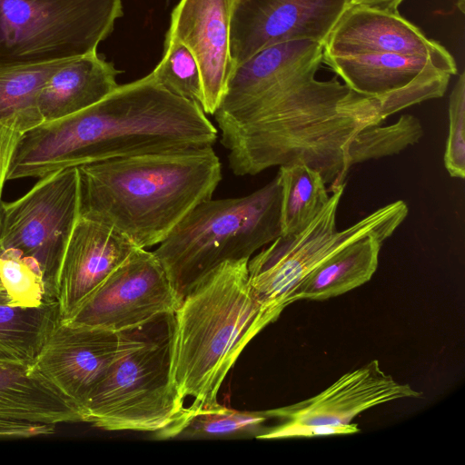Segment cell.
Wrapping results in <instances>:
<instances>
[{
    "label": "cell",
    "mask_w": 465,
    "mask_h": 465,
    "mask_svg": "<svg viewBox=\"0 0 465 465\" xmlns=\"http://www.w3.org/2000/svg\"><path fill=\"white\" fill-rule=\"evenodd\" d=\"M420 395L408 384L395 381L374 360L345 373L312 398L270 411L280 421L313 425L350 424L358 414L371 407Z\"/></svg>",
    "instance_id": "obj_16"
},
{
    "label": "cell",
    "mask_w": 465,
    "mask_h": 465,
    "mask_svg": "<svg viewBox=\"0 0 465 465\" xmlns=\"http://www.w3.org/2000/svg\"><path fill=\"white\" fill-rule=\"evenodd\" d=\"M390 236L387 233L371 234L339 251L294 288L288 303L302 299L326 300L367 282L378 267L381 247Z\"/></svg>",
    "instance_id": "obj_21"
},
{
    "label": "cell",
    "mask_w": 465,
    "mask_h": 465,
    "mask_svg": "<svg viewBox=\"0 0 465 465\" xmlns=\"http://www.w3.org/2000/svg\"><path fill=\"white\" fill-rule=\"evenodd\" d=\"M322 62L351 89L375 99L387 118L412 105L440 98L450 77L457 74L455 62L417 54L323 56Z\"/></svg>",
    "instance_id": "obj_9"
},
{
    "label": "cell",
    "mask_w": 465,
    "mask_h": 465,
    "mask_svg": "<svg viewBox=\"0 0 465 465\" xmlns=\"http://www.w3.org/2000/svg\"><path fill=\"white\" fill-rule=\"evenodd\" d=\"M67 60L0 64V198L15 145L25 133L43 123L38 95Z\"/></svg>",
    "instance_id": "obj_18"
},
{
    "label": "cell",
    "mask_w": 465,
    "mask_h": 465,
    "mask_svg": "<svg viewBox=\"0 0 465 465\" xmlns=\"http://www.w3.org/2000/svg\"><path fill=\"white\" fill-rule=\"evenodd\" d=\"M122 15V0H0V64L97 52Z\"/></svg>",
    "instance_id": "obj_7"
},
{
    "label": "cell",
    "mask_w": 465,
    "mask_h": 465,
    "mask_svg": "<svg viewBox=\"0 0 465 465\" xmlns=\"http://www.w3.org/2000/svg\"><path fill=\"white\" fill-rule=\"evenodd\" d=\"M449 174L465 176V74L462 72L452 88L449 103V134L444 153Z\"/></svg>",
    "instance_id": "obj_27"
},
{
    "label": "cell",
    "mask_w": 465,
    "mask_h": 465,
    "mask_svg": "<svg viewBox=\"0 0 465 465\" xmlns=\"http://www.w3.org/2000/svg\"><path fill=\"white\" fill-rule=\"evenodd\" d=\"M80 216L146 249L163 242L222 180L213 146L114 158L76 167Z\"/></svg>",
    "instance_id": "obj_2"
},
{
    "label": "cell",
    "mask_w": 465,
    "mask_h": 465,
    "mask_svg": "<svg viewBox=\"0 0 465 465\" xmlns=\"http://www.w3.org/2000/svg\"><path fill=\"white\" fill-rule=\"evenodd\" d=\"M248 261L225 262L203 277L174 312L173 377L186 422L218 406L219 390L251 340L271 323L248 281ZM184 427V426H183Z\"/></svg>",
    "instance_id": "obj_3"
},
{
    "label": "cell",
    "mask_w": 465,
    "mask_h": 465,
    "mask_svg": "<svg viewBox=\"0 0 465 465\" xmlns=\"http://www.w3.org/2000/svg\"><path fill=\"white\" fill-rule=\"evenodd\" d=\"M281 201L277 173L248 195L197 204L153 251L179 300L220 264L250 260L279 237Z\"/></svg>",
    "instance_id": "obj_5"
},
{
    "label": "cell",
    "mask_w": 465,
    "mask_h": 465,
    "mask_svg": "<svg viewBox=\"0 0 465 465\" xmlns=\"http://www.w3.org/2000/svg\"><path fill=\"white\" fill-rule=\"evenodd\" d=\"M180 302L153 252L138 248L67 322L120 332L174 312Z\"/></svg>",
    "instance_id": "obj_10"
},
{
    "label": "cell",
    "mask_w": 465,
    "mask_h": 465,
    "mask_svg": "<svg viewBox=\"0 0 465 465\" xmlns=\"http://www.w3.org/2000/svg\"><path fill=\"white\" fill-rule=\"evenodd\" d=\"M0 282L11 304L36 306L47 302L41 276L15 249L0 251Z\"/></svg>",
    "instance_id": "obj_26"
},
{
    "label": "cell",
    "mask_w": 465,
    "mask_h": 465,
    "mask_svg": "<svg viewBox=\"0 0 465 465\" xmlns=\"http://www.w3.org/2000/svg\"><path fill=\"white\" fill-rule=\"evenodd\" d=\"M55 424L35 423L0 418V440L29 439L51 435Z\"/></svg>",
    "instance_id": "obj_29"
},
{
    "label": "cell",
    "mask_w": 465,
    "mask_h": 465,
    "mask_svg": "<svg viewBox=\"0 0 465 465\" xmlns=\"http://www.w3.org/2000/svg\"><path fill=\"white\" fill-rule=\"evenodd\" d=\"M281 235L305 228L324 208L330 196L321 173L304 163L280 166Z\"/></svg>",
    "instance_id": "obj_23"
},
{
    "label": "cell",
    "mask_w": 465,
    "mask_h": 465,
    "mask_svg": "<svg viewBox=\"0 0 465 465\" xmlns=\"http://www.w3.org/2000/svg\"><path fill=\"white\" fill-rule=\"evenodd\" d=\"M118 350V332L60 319L32 367L69 399L82 417Z\"/></svg>",
    "instance_id": "obj_12"
},
{
    "label": "cell",
    "mask_w": 465,
    "mask_h": 465,
    "mask_svg": "<svg viewBox=\"0 0 465 465\" xmlns=\"http://www.w3.org/2000/svg\"><path fill=\"white\" fill-rule=\"evenodd\" d=\"M149 74L168 92L202 107L203 94L198 63L191 51L172 35L166 34L163 58Z\"/></svg>",
    "instance_id": "obj_25"
},
{
    "label": "cell",
    "mask_w": 465,
    "mask_h": 465,
    "mask_svg": "<svg viewBox=\"0 0 465 465\" xmlns=\"http://www.w3.org/2000/svg\"><path fill=\"white\" fill-rule=\"evenodd\" d=\"M351 4V0H232L233 66L280 43L313 40L323 44Z\"/></svg>",
    "instance_id": "obj_11"
},
{
    "label": "cell",
    "mask_w": 465,
    "mask_h": 465,
    "mask_svg": "<svg viewBox=\"0 0 465 465\" xmlns=\"http://www.w3.org/2000/svg\"><path fill=\"white\" fill-rule=\"evenodd\" d=\"M60 319L57 302L36 306L0 303V360L33 365Z\"/></svg>",
    "instance_id": "obj_22"
},
{
    "label": "cell",
    "mask_w": 465,
    "mask_h": 465,
    "mask_svg": "<svg viewBox=\"0 0 465 465\" xmlns=\"http://www.w3.org/2000/svg\"><path fill=\"white\" fill-rule=\"evenodd\" d=\"M173 330L174 312H168L118 332L117 356L84 406L82 421L175 438L186 422V406L173 377Z\"/></svg>",
    "instance_id": "obj_4"
},
{
    "label": "cell",
    "mask_w": 465,
    "mask_h": 465,
    "mask_svg": "<svg viewBox=\"0 0 465 465\" xmlns=\"http://www.w3.org/2000/svg\"><path fill=\"white\" fill-rule=\"evenodd\" d=\"M120 73L97 52L68 59L42 88L37 106L43 123L82 111L104 99L119 84Z\"/></svg>",
    "instance_id": "obj_19"
},
{
    "label": "cell",
    "mask_w": 465,
    "mask_h": 465,
    "mask_svg": "<svg viewBox=\"0 0 465 465\" xmlns=\"http://www.w3.org/2000/svg\"><path fill=\"white\" fill-rule=\"evenodd\" d=\"M402 2L403 0H351V5L399 12L398 7ZM464 0H456L457 6L461 13H464Z\"/></svg>",
    "instance_id": "obj_30"
},
{
    "label": "cell",
    "mask_w": 465,
    "mask_h": 465,
    "mask_svg": "<svg viewBox=\"0 0 465 465\" xmlns=\"http://www.w3.org/2000/svg\"><path fill=\"white\" fill-rule=\"evenodd\" d=\"M232 0H180L168 35L194 55L202 76V109L213 115L225 94L233 64L231 57Z\"/></svg>",
    "instance_id": "obj_14"
},
{
    "label": "cell",
    "mask_w": 465,
    "mask_h": 465,
    "mask_svg": "<svg viewBox=\"0 0 465 465\" xmlns=\"http://www.w3.org/2000/svg\"><path fill=\"white\" fill-rule=\"evenodd\" d=\"M79 216L76 167L53 172L18 200L5 203L0 251L15 249L32 263L47 302H57L62 260Z\"/></svg>",
    "instance_id": "obj_8"
},
{
    "label": "cell",
    "mask_w": 465,
    "mask_h": 465,
    "mask_svg": "<svg viewBox=\"0 0 465 465\" xmlns=\"http://www.w3.org/2000/svg\"><path fill=\"white\" fill-rule=\"evenodd\" d=\"M0 303H10V299L0 282Z\"/></svg>",
    "instance_id": "obj_31"
},
{
    "label": "cell",
    "mask_w": 465,
    "mask_h": 465,
    "mask_svg": "<svg viewBox=\"0 0 465 465\" xmlns=\"http://www.w3.org/2000/svg\"><path fill=\"white\" fill-rule=\"evenodd\" d=\"M5 203L2 201V198H0V236L2 232V227H3V222H4V216H5Z\"/></svg>",
    "instance_id": "obj_32"
},
{
    "label": "cell",
    "mask_w": 465,
    "mask_h": 465,
    "mask_svg": "<svg viewBox=\"0 0 465 465\" xmlns=\"http://www.w3.org/2000/svg\"><path fill=\"white\" fill-rule=\"evenodd\" d=\"M0 418L35 423L82 421L78 408L29 364L0 360Z\"/></svg>",
    "instance_id": "obj_20"
},
{
    "label": "cell",
    "mask_w": 465,
    "mask_h": 465,
    "mask_svg": "<svg viewBox=\"0 0 465 465\" xmlns=\"http://www.w3.org/2000/svg\"><path fill=\"white\" fill-rule=\"evenodd\" d=\"M344 188L331 193L327 204L305 228L280 235L248 261L251 290L272 322L289 305L294 288L322 262L366 236L391 235L407 217V204L396 201L338 231L336 215Z\"/></svg>",
    "instance_id": "obj_6"
},
{
    "label": "cell",
    "mask_w": 465,
    "mask_h": 465,
    "mask_svg": "<svg viewBox=\"0 0 465 465\" xmlns=\"http://www.w3.org/2000/svg\"><path fill=\"white\" fill-rule=\"evenodd\" d=\"M137 247L116 228L79 216L58 276L56 301L67 321Z\"/></svg>",
    "instance_id": "obj_13"
},
{
    "label": "cell",
    "mask_w": 465,
    "mask_h": 465,
    "mask_svg": "<svg viewBox=\"0 0 465 465\" xmlns=\"http://www.w3.org/2000/svg\"><path fill=\"white\" fill-rule=\"evenodd\" d=\"M323 56L373 53L425 55L455 62L439 42L403 18L399 12L350 5L322 44Z\"/></svg>",
    "instance_id": "obj_15"
},
{
    "label": "cell",
    "mask_w": 465,
    "mask_h": 465,
    "mask_svg": "<svg viewBox=\"0 0 465 465\" xmlns=\"http://www.w3.org/2000/svg\"><path fill=\"white\" fill-rule=\"evenodd\" d=\"M276 420L270 410L237 411L222 404L200 411L193 416L176 437L186 439H263Z\"/></svg>",
    "instance_id": "obj_24"
},
{
    "label": "cell",
    "mask_w": 465,
    "mask_h": 465,
    "mask_svg": "<svg viewBox=\"0 0 465 465\" xmlns=\"http://www.w3.org/2000/svg\"><path fill=\"white\" fill-rule=\"evenodd\" d=\"M217 134L198 104L173 94L148 74L82 111L25 133L5 180L42 178L114 158L210 147Z\"/></svg>",
    "instance_id": "obj_1"
},
{
    "label": "cell",
    "mask_w": 465,
    "mask_h": 465,
    "mask_svg": "<svg viewBox=\"0 0 465 465\" xmlns=\"http://www.w3.org/2000/svg\"><path fill=\"white\" fill-rule=\"evenodd\" d=\"M356 423L337 425H313L293 421H282L272 426L263 439H285L301 437H318L330 435H346L359 432Z\"/></svg>",
    "instance_id": "obj_28"
},
{
    "label": "cell",
    "mask_w": 465,
    "mask_h": 465,
    "mask_svg": "<svg viewBox=\"0 0 465 465\" xmlns=\"http://www.w3.org/2000/svg\"><path fill=\"white\" fill-rule=\"evenodd\" d=\"M322 44L295 40L268 46L233 66L214 113L216 123L233 116L258 95L287 77L322 62Z\"/></svg>",
    "instance_id": "obj_17"
}]
</instances>
